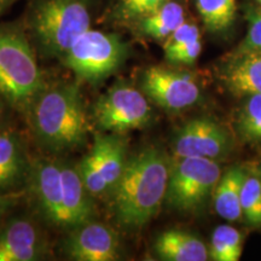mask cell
Masks as SVG:
<instances>
[{"mask_svg":"<svg viewBox=\"0 0 261 261\" xmlns=\"http://www.w3.org/2000/svg\"><path fill=\"white\" fill-rule=\"evenodd\" d=\"M17 2L18 0H0V17Z\"/></svg>","mask_w":261,"mask_h":261,"instance_id":"26","label":"cell"},{"mask_svg":"<svg viewBox=\"0 0 261 261\" xmlns=\"http://www.w3.org/2000/svg\"><path fill=\"white\" fill-rule=\"evenodd\" d=\"M243 220L250 227L261 228V172L259 166H248L242 196Z\"/></svg>","mask_w":261,"mask_h":261,"instance_id":"22","label":"cell"},{"mask_svg":"<svg viewBox=\"0 0 261 261\" xmlns=\"http://www.w3.org/2000/svg\"><path fill=\"white\" fill-rule=\"evenodd\" d=\"M247 172L248 166L244 165H234L227 168L221 174L212 196L217 214L230 223L243 219L241 196Z\"/></svg>","mask_w":261,"mask_h":261,"instance_id":"16","label":"cell"},{"mask_svg":"<svg viewBox=\"0 0 261 261\" xmlns=\"http://www.w3.org/2000/svg\"><path fill=\"white\" fill-rule=\"evenodd\" d=\"M165 57L167 62L178 65H194L200 57L202 52V40L189 41L187 44L178 45V46L163 47Z\"/></svg>","mask_w":261,"mask_h":261,"instance_id":"25","label":"cell"},{"mask_svg":"<svg viewBox=\"0 0 261 261\" xmlns=\"http://www.w3.org/2000/svg\"><path fill=\"white\" fill-rule=\"evenodd\" d=\"M128 46L115 33L90 28L80 35L61 58L80 80L98 84L121 67Z\"/></svg>","mask_w":261,"mask_h":261,"instance_id":"6","label":"cell"},{"mask_svg":"<svg viewBox=\"0 0 261 261\" xmlns=\"http://www.w3.org/2000/svg\"><path fill=\"white\" fill-rule=\"evenodd\" d=\"M246 18L248 22L246 37L234 48L232 54L261 51V5L259 8L249 6L246 11Z\"/></svg>","mask_w":261,"mask_h":261,"instance_id":"24","label":"cell"},{"mask_svg":"<svg viewBox=\"0 0 261 261\" xmlns=\"http://www.w3.org/2000/svg\"><path fill=\"white\" fill-rule=\"evenodd\" d=\"M92 117L103 132L122 135L148 126L152 120V109L142 90L119 80L98 98Z\"/></svg>","mask_w":261,"mask_h":261,"instance_id":"8","label":"cell"},{"mask_svg":"<svg viewBox=\"0 0 261 261\" xmlns=\"http://www.w3.org/2000/svg\"><path fill=\"white\" fill-rule=\"evenodd\" d=\"M9 204L10 202L8 200V196L0 195V220H2V218L4 217L6 210L9 208Z\"/></svg>","mask_w":261,"mask_h":261,"instance_id":"27","label":"cell"},{"mask_svg":"<svg viewBox=\"0 0 261 261\" xmlns=\"http://www.w3.org/2000/svg\"><path fill=\"white\" fill-rule=\"evenodd\" d=\"M219 77L233 96L261 94V51L230 54L221 64Z\"/></svg>","mask_w":261,"mask_h":261,"instance_id":"14","label":"cell"},{"mask_svg":"<svg viewBox=\"0 0 261 261\" xmlns=\"http://www.w3.org/2000/svg\"><path fill=\"white\" fill-rule=\"evenodd\" d=\"M196 9L205 29L221 34L232 27L236 19V0H195Z\"/></svg>","mask_w":261,"mask_h":261,"instance_id":"20","label":"cell"},{"mask_svg":"<svg viewBox=\"0 0 261 261\" xmlns=\"http://www.w3.org/2000/svg\"><path fill=\"white\" fill-rule=\"evenodd\" d=\"M171 160L162 149L146 146L127 160L125 171L109 192L110 211L127 231L142 230L165 202Z\"/></svg>","mask_w":261,"mask_h":261,"instance_id":"1","label":"cell"},{"mask_svg":"<svg viewBox=\"0 0 261 261\" xmlns=\"http://www.w3.org/2000/svg\"><path fill=\"white\" fill-rule=\"evenodd\" d=\"M127 143L119 133H97L91 151L77 165L83 181L93 196L109 195L125 171Z\"/></svg>","mask_w":261,"mask_h":261,"instance_id":"9","label":"cell"},{"mask_svg":"<svg viewBox=\"0 0 261 261\" xmlns=\"http://www.w3.org/2000/svg\"><path fill=\"white\" fill-rule=\"evenodd\" d=\"M154 249L159 259L165 261H205L210 259L208 247L201 238L177 228L160 233Z\"/></svg>","mask_w":261,"mask_h":261,"instance_id":"17","label":"cell"},{"mask_svg":"<svg viewBox=\"0 0 261 261\" xmlns=\"http://www.w3.org/2000/svg\"><path fill=\"white\" fill-rule=\"evenodd\" d=\"M185 21L184 6L177 0H169L151 14L138 19L130 27L135 28L140 37L165 41Z\"/></svg>","mask_w":261,"mask_h":261,"instance_id":"18","label":"cell"},{"mask_svg":"<svg viewBox=\"0 0 261 261\" xmlns=\"http://www.w3.org/2000/svg\"><path fill=\"white\" fill-rule=\"evenodd\" d=\"M25 115L34 138L47 151L61 154L86 144L90 127L76 84L45 85Z\"/></svg>","mask_w":261,"mask_h":261,"instance_id":"3","label":"cell"},{"mask_svg":"<svg viewBox=\"0 0 261 261\" xmlns=\"http://www.w3.org/2000/svg\"><path fill=\"white\" fill-rule=\"evenodd\" d=\"M257 3H260V5H261V0H257Z\"/></svg>","mask_w":261,"mask_h":261,"instance_id":"29","label":"cell"},{"mask_svg":"<svg viewBox=\"0 0 261 261\" xmlns=\"http://www.w3.org/2000/svg\"><path fill=\"white\" fill-rule=\"evenodd\" d=\"M67 256L76 261L120 259V240L115 228L91 220L73 228L63 244Z\"/></svg>","mask_w":261,"mask_h":261,"instance_id":"12","label":"cell"},{"mask_svg":"<svg viewBox=\"0 0 261 261\" xmlns=\"http://www.w3.org/2000/svg\"><path fill=\"white\" fill-rule=\"evenodd\" d=\"M169 0H114L110 17L123 25H132Z\"/></svg>","mask_w":261,"mask_h":261,"instance_id":"23","label":"cell"},{"mask_svg":"<svg viewBox=\"0 0 261 261\" xmlns=\"http://www.w3.org/2000/svg\"><path fill=\"white\" fill-rule=\"evenodd\" d=\"M236 136L249 145H261V94L242 98L234 114Z\"/></svg>","mask_w":261,"mask_h":261,"instance_id":"19","label":"cell"},{"mask_svg":"<svg viewBox=\"0 0 261 261\" xmlns=\"http://www.w3.org/2000/svg\"><path fill=\"white\" fill-rule=\"evenodd\" d=\"M223 174L215 160L175 158L171 162L165 202L172 210L192 213L202 210Z\"/></svg>","mask_w":261,"mask_h":261,"instance_id":"7","label":"cell"},{"mask_svg":"<svg viewBox=\"0 0 261 261\" xmlns=\"http://www.w3.org/2000/svg\"><path fill=\"white\" fill-rule=\"evenodd\" d=\"M0 104V195L8 196L27 182L31 163L15 132L2 126Z\"/></svg>","mask_w":261,"mask_h":261,"instance_id":"15","label":"cell"},{"mask_svg":"<svg viewBox=\"0 0 261 261\" xmlns=\"http://www.w3.org/2000/svg\"><path fill=\"white\" fill-rule=\"evenodd\" d=\"M27 184L38 212L52 226L70 231L94 220L93 196L85 187L77 165L37 160L31 163Z\"/></svg>","mask_w":261,"mask_h":261,"instance_id":"2","label":"cell"},{"mask_svg":"<svg viewBox=\"0 0 261 261\" xmlns=\"http://www.w3.org/2000/svg\"><path fill=\"white\" fill-rule=\"evenodd\" d=\"M140 90L148 99L173 113L189 109L201 99V87L190 74L161 65L143 71Z\"/></svg>","mask_w":261,"mask_h":261,"instance_id":"11","label":"cell"},{"mask_svg":"<svg viewBox=\"0 0 261 261\" xmlns=\"http://www.w3.org/2000/svg\"><path fill=\"white\" fill-rule=\"evenodd\" d=\"M91 22L92 0H34L28 11L27 29L42 56L62 58L89 31Z\"/></svg>","mask_w":261,"mask_h":261,"instance_id":"4","label":"cell"},{"mask_svg":"<svg viewBox=\"0 0 261 261\" xmlns=\"http://www.w3.org/2000/svg\"><path fill=\"white\" fill-rule=\"evenodd\" d=\"M208 252L214 261H238L243 252V234L231 225H219L212 234Z\"/></svg>","mask_w":261,"mask_h":261,"instance_id":"21","label":"cell"},{"mask_svg":"<svg viewBox=\"0 0 261 261\" xmlns=\"http://www.w3.org/2000/svg\"><path fill=\"white\" fill-rule=\"evenodd\" d=\"M257 166H259V169H260V172H261V163H260V165H257Z\"/></svg>","mask_w":261,"mask_h":261,"instance_id":"28","label":"cell"},{"mask_svg":"<svg viewBox=\"0 0 261 261\" xmlns=\"http://www.w3.org/2000/svg\"><path fill=\"white\" fill-rule=\"evenodd\" d=\"M46 244L28 219H12L0 228V261H35L45 255Z\"/></svg>","mask_w":261,"mask_h":261,"instance_id":"13","label":"cell"},{"mask_svg":"<svg viewBox=\"0 0 261 261\" xmlns=\"http://www.w3.org/2000/svg\"><path fill=\"white\" fill-rule=\"evenodd\" d=\"M234 138L231 130L212 117L200 116L189 120L174 133L172 140L175 158L225 159L231 154Z\"/></svg>","mask_w":261,"mask_h":261,"instance_id":"10","label":"cell"},{"mask_svg":"<svg viewBox=\"0 0 261 261\" xmlns=\"http://www.w3.org/2000/svg\"><path fill=\"white\" fill-rule=\"evenodd\" d=\"M45 86L34 45L21 25L0 23V98L16 112L27 114Z\"/></svg>","mask_w":261,"mask_h":261,"instance_id":"5","label":"cell"}]
</instances>
